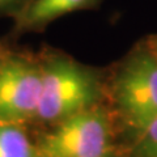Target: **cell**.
Returning <instances> with one entry per match:
<instances>
[{"label":"cell","instance_id":"6da1fadb","mask_svg":"<svg viewBox=\"0 0 157 157\" xmlns=\"http://www.w3.org/2000/svg\"><path fill=\"white\" fill-rule=\"evenodd\" d=\"M38 56L42 90L34 127L47 128L77 113L106 104L105 71L82 64L52 47H43Z\"/></svg>","mask_w":157,"mask_h":157},{"label":"cell","instance_id":"7a4b0ae2","mask_svg":"<svg viewBox=\"0 0 157 157\" xmlns=\"http://www.w3.org/2000/svg\"><path fill=\"white\" fill-rule=\"evenodd\" d=\"M106 105L131 139L157 119V54L147 38L107 73Z\"/></svg>","mask_w":157,"mask_h":157},{"label":"cell","instance_id":"3957f363","mask_svg":"<svg viewBox=\"0 0 157 157\" xmlns=\"http://www.w3.org/2000/svg\"><path fill=\"white\" fill-rule=\"evenodd\" d=\"M117 123L101 104L36 132L42 157H124L117 141Z\"/></svg>","mask_w":157,"mask_h":157},{"label":"cell","instance_id":"277c9868","mask_svg":"<svg viewBox=\"0 0 157 157\" xmlns=\"http://www.w3.org/2000/svg\"><path fill=\"white\" fill-rule=\"evenodd\" d=\"M41 90L38 54L11 50L0 64V122L34 127Z\"/></svg>","mask_w":157,"mask_h":157},{"label":"cell","instance_id":"5b68a950","mask_svg":"<svg viewBox=\"0 0 157 157\" xmlns=\"http://www.w3.org/2000/svg\"><path fill=\"white\" fill-rule=\"evenodd\" d=\"M102 0H30L28 6L13 17L11 37L18 38L29 33H41L66 14L92 11L101 6Z\"/></svg>","mask_w":157,"mask_h":157},{"label":"cell","instance_id":"8992f818","mask_svg":"<svg viewBox=\"0 0 157 157\" xmlns=\"http://www.w3.org/2000/svg\"><path fill=\"white\" fill-rule=\"evenodd\" d=\"M32 126L0 122V157H42Z\"/></svg>","mask_w":157,"mask_h":157},{"label":"cell","instance_id":"52a82bcc","mask_svg":"<svg viewBox=\"0 0 157 157\" xmlns=\"http://www.w3.org/2000/svg\"><path fill=\"white\" fill-rule=\"evenodd\" d=\"M124 157H157V119L132 137Z\"/></svg>","mask_w":157,"mask_h":157},{"label":"cell","instance_id":"ba28073f","mask_svg":"<svg viewBox=\"0 0 157 157\" xmlns=\"http://www.w3.org/2000/svg\"><path fill=\"white\" fill-rule=\"evenodd\" d=\"M30 0H0V17H16Z\"/></svg>","mask_w":157,"mask_h":157},{"label":"cell","instance_id":"9c48e42d","mask_svg":"<svg viewBox=\"0 0 157 157\" xmlns=\"http://www.w3.org/2000/svg\"><path fill=\"white\" fill-rule=\"evenodd\" d=\"M9 51H11V48H9L4 42L0 41V64H2V62L6 59V56L8 55Z\"/></svg>","mask_w":157,"mask_h":157},{"label":"cell","instance_id":"30bf717a","mask_svg":"<svg viewBox=\"0 0 157 157\" xmlns=\"http://www.w3.org/2000/svg\"><path fill=\"white\" fill-rule=\"evenodd\" d=\"M145 38H147V41H148V43L151 45V47L153 48V50L156 51V54H157V34H152V36H148Z\"/></svg>","mask_w":157,"mask_h":157}]
</instances>
